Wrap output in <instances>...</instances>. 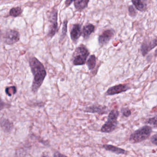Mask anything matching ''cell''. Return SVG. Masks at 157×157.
I'll return each mask as SVG.
<instances>
[{
  "mask_svg": "<svg viewBox=\"0 0 157 157\" xmlns=\"http://www.w3.org/2000/svg\"><path fill=\"white\" fill-rule=\"evenodd\" d=\"M151 142L153 143L154 144L157 146V134L153 135L151 138Z\"/></svg>",
  "mask_w": 157,
  "mask_h": 157,
  "instance_id": "25",
  "label": "cell"
},
{
  "mask_svg": "<svg viewBox=\"0 0 157 157\" xmlns=\"http://www.w3.org/2000/svg\"><path fill=\"white\" fill-rule=\"evenodd\" d=\"M130 88L126 84H119L113 86L111 87L105 93L106 96H113L125 92L130 89Z\"/></svg>",
  "mask_w": 157,
  "mask_h": 157,
  "instance_id": "8",
  "label": "cell"
},
{
  "mask_svg": "<svg viewBox=\"0 0 157 157\" xmlns=\"http://www.w3.org/2000/svg\"><path fill=\"white\" fill-rule=\"evenodd\" d=\"M114 31L113 29L105 30L98 37L99 44L101 46L106 45L114 37Z\"/></svg>",
  "mask_w": 157,
  "mask_h": 157,
  "instance_id": "10",
  "label": "cell"
},
{
  "mask_svg": "<svg viewBox=\"0 0 157 157\" xmlns=\"http://www.w3.org/2000/svg\"><path fill=\"white\" fill-rule=\"evenodd\" d=\"M102 147L107 151H109L117 155H125L126 153V151L124 149L112 145H103Z\"/></svg>",
  "mask_w": 157,
  "mask_h": 157,
  "instance_id": "13",
  "label": "cell"
},
{
  "mask_svg": "<svg viewBox=\"0 0 157 157\" xmlns=\"http://www.w3.org/2000/svg\"><path fill=\"white\" fill-rule=\"evenodd\" d=\"M128 9H129V14L130 15V16L132 17H134L136 15V11L135 9L134 8L133 6H130Z\"/></svg>",
  "mask_w": 157,
  "mask_h": 157,
  "instance_id": "24",
  "label": "cell"
},
{
  "mask_svg": "<svg viewBox=\"0 0 157 157\" xmlns=\"http://www.w3.org/2000/svg\"><path fill=\"white\" fill-rule=\"evenodd\" d=\"M0 126L4 132L9 133L13 129L14 125L8 119L2 118L0 119Z\"/></svg>",
  "mask_w": 157,
  "mask_h": 157,
  "instance_id": "12",
  "label": "cell"
},
{
  "mask_svg": "<svg viewBox=\"0 0 157 157\" xmlns=\"http://www.w3.org/2000/svg\"><path fill=\"white\" fill-rule=\"evenodd\" d=\"M10 105L7 103H5L2 99L0 98V112L4 108H9Z\"/></svg>",
  "mask_w": 157,
  "mask_h": 157,
  "instance_id": "23",
  "label": "cell"
},
{
  "mask_svg": "<svg viewBox=\"0 0 157 157\" xmlns=\"http://www.w3.org/2000/svg\"><path fill=\"white\" fill-rule=\"evenodd\" d=\"M97 59L95 55H91L86 61V64L89 70L91 71L96 67Z\"/></svg>",
  "mask_w": 157,
  "mask_h": 157,
  "instance_id": "17",
  "label": "cell"
},
{
  "mask_svg": "<svg viewBox=\"0 0 157 157\" xmlns=\"http://www.w3.org/2000/svg\"><path fill=\"white\" fill-rule=\"evenodd\" d=\"M73 1L74 0H66V2H65V5H66V6H69L71 4V3H72Z\"/></svg>",
  "mask_w": 157,
  "mask_h": 157,
  "instance_id": "26",
  "label": "cell"
},
{
  "mask_svg": "<svg viewBox=\"0 0 157 157\" xmlns=\"http://www.w3.org/2000/svg\"><path fill=\"white\" fill-rule=\"evenodd\" d=\"M29 65L34 77L31 89L35 94L42 85L47 73L43 64L36 57H31L29 59Z\"/></svg>",
  "mask_w": 157,
  "mask_h": 157,
  "instance_id": "1",
  "label": "cell"
},
{
  "mask_svg": "<svg viewBox=\"0 0 157 157\" xmlns=\"http://www.w3.org/2000/svg\"><path fill=\"white\" fill-rule=\"evenodd\" d=\"M119 112L118 110L113 109L111 111L108 115V120L101 127V132L109 133L116 129L118 125V119Z\"/></svg>",
  "mask_w": 157,
  "mask_h": 157,
  "instance_id": "3",
  "label": "cell"
},
{
  "mask_svg": "<svg viewBox=\"0 0 157 157\" xmlns=\"http://www.w3.org/2000/svg\"><path fill=\"white\" fill-rule=\"evenodd\" d=\"M49 18L50 25L48 35L49 37H52L55 35L58 29V12L57 10L54 9L52 11Z\"/></svg>",
  "mask_w": 157,
  "mask_h": 157,
  "instance_id": "6",
  "label": "cell"
},
{
  "mask_svg": "<svg viewBox=\"0 0 157 157\" xmlns=\"http://www.w3.org/2000/svg\"><path fill=\"white\" fill-rule=\"evenodd\" d=\"M95 26L91 24H88L86 25L83 27L82 30V37L84 39H86L89 37L91 35V33L94 32L95 30Z\"/></svg>",
  "mask_w": 157,
  "mask_h": 157,
  "instance_id": "14",
  "label": "cell"
},
{
  "mask_svg": "<svg viewBox=\"0 0 157 157\" xmlns=\"http://www.w3.org/2000/svg\"><path fill=\"white\" fill-rule=\"evenodd\" d=\"M54 157H59V156H65L64 155H61L60 153H55L54 155Z\"/></svg>",
  "mask_w": 157,
  "mask_h": 157,
  "instance_id": "27",
  "label": "cell"
},
{
  "mask_svg": "<svg viewBox=\"0 0 157 157\" xmlns=\"http://www.w3.org/2000/svg\"><path fill=\"white\" fill-rule=\"evenodd\" d=\"M157 46V37L150 40L144 41L141 46V51L143 56H145L150 51Z\"/></svg>",
  "mask_w": 157,
  "mask_h": 157,
  "instance_id": "9",
  "label": "cell"
},
{
  "mask_svg": "<svg viewBox=\"0 0 157 157\" xmlns=\"http://www.w3.org/2000/svg\"><path fill=\"white\" fill-rule=\"evenodd\" d=\"M3 39L5 43L7 45H13L19 40L20 34L15 29H9L5 33Z\"/></svg>",
  "mask_w": 157,
  "mask_h": 157,
  "instance_id": "5",
  "label": "cell"
},
{
  "mask_svg": "<svg viewBox=\"0 0 157 157\" xmlns=\"http://www.w3.org/2000/svg\"><path fill=\"white\" fill-rule=\"evenodd\" d=\"M6 93L8 96L14 95L17 92L16 88L15 86L9 87L6 88Z\"/></svg>",
  "mask_w": 157,
  "mask_h": 157,
  "instance_id": "20",
  "label": "cell"
},
{
  "mask_svg": "<svg viewBox=\"0 0 157 157\" xmlns=\"http://www.w3.org/2000/svg\"><path fill=\"white\" fill-rule=\"evenodd\" d=\"M147 123L154 126V127L157 128V116L148 119Z\"/></svg>",
  "mask_w": 157,
  "mask_h": 157,
  "instance_id": "21",
  "label": "cell"
},
{
  "mask_svg": "<svg viewBox=\"0 0 157 157\" xmlns=\"http://www.w3.org/2000/svg\"><path fill=\"white\" fill-rule=\"evenodd\" d=\"M155 56H157V49L156 50L155 53Z\"/></svg>",
  "mask_w": 157,
  "mask_h": 157,
  "instance_id": "28",
  "label": "cell"
},
{
  "mask_svg": "<svg viewBox=\"0 0 157 157\" xmlns=\"http://www.w3.org/2000/svg\"><path fill=\"white\" fill-rule=\"evenodd\" d=\"M133 4L138 11L143 12L147 8L146 0H132Z\"/></svg>",
  "mask_w": 157,
  "mask_h": 157,
  "instance_id": "15",
  "label": "cell"
},
{
  "mask_svg": "<svg viewBox=\"0 0 157 157\" xmlns=\"http://www.w3.org/2000/svg\"><path fill=\"white\" fill-rule=\"evenodd\" d=\"M1 30H0V37H1Z\"/></svg>",
  "mask_w": 157,
  "mask_h": 157,
  "instance_id": "29",
  "label": "cell"
},
{
  "mask_svg": "<svg viewBox=\"0 0 157 157\" xmlns=\"http://www.w3.org/2000/svg\"><path fill=\"white\" fill-rule=\"evenodd\" d=\"M22 10L20 7H13L10 9L9 15L13 17H17L22 14Z\"/></svg>",
  "mask_w": 157,
  "mask_h": 157,
  "instance_id": "18",
  "label": "cell"
},
{
  "mask_svg": "<svg viewBox=\"0 0 157 157\" xmlns=\"http://www.w3.org/2000/svg\"><path fill=\"white\" fill-rule=\"evenodd\" d=\"M121 112L123 115L125 117H129L132 114L131 110L127 108H124L122 109Z\"/></svg>",
  "mask_w": 157,
  "mask_h": 157,
  "instance_id": "22",
  "label": "cell"
},
{
  "mask_svg": "<svg viewBox=\"0 0 157 157\" xmlns=\"http://www.w3.org/2000/svg\"><path fill=\"white\" fill-rule=\"evenodd\" d=\"M82 34L81 26L79 24H75L73 26L71 31V39L75 42L78 40Z\"/></svg>",
  "mask_w": 157,
  "mask_h": 157,
  "instance_id": "11",
  "label": "cell"
},
{
  "mask_svg": "<svg viewBox=\"0 0 157 157\" xmlns=\"http://www.w3.org/2000/svg\"><path fill=\"white\" fill-rule=\"evenodd\" d=\"M84 111L86 112L91 113H98L99 115L107 114L109 111L108 107L105 106L94 104L89 107H86Z\"/></svg>",
  "mask_w": 157,
  "mask_h": 157,
  "instance_id": "7",
  "label": "cell"
},
{
  "mask_svg": "<svg viewBox=\"0 0 157 157\" xmlns=\"http://www.w3.org/2000/svg\"><path fill=\"white\" fill-rule=\"evenodd\" d=\"M152 129L148 125L143 126L133 133L130 137V142L132 143H140L146 140L152 133Z\"/></svg>",
  "mask_w": 157,
  "mask_h": 157,
  "instance_id": "4",
  "label": "cell"
},
{
  "mask_svg": "<svg viewBox=\"0 0 157 157\" xmlns=\"http://www.w3.org/2000/svg\"><path fill=\"white\" fill-rule=\"evenodd\" d=\"M76 10L81 11L87 6L89 0H74Z\"/></svg>",
  "mask_w": 157,
  "mask_h": 157,
  "instance_id": "16",
  "label": "cell"
},
{
  "mask_svg": "<svg viewBox=\"0 0 157 157\" xmlns=\"http://www.w3.org/2000/svg\"><path fill=\"white\" fill-rule=\"evenodd\" d=\"M90 53L86 46L83 44L75 49L72 55V61L73 64L75 66L84 65L86 62L87 59Z\"/></svg>",
  "mask_w": 157,
  "mask_h": 157,
  "instance_id": "2",
  "label": "cell"
},
{
  "mask_svg": "<svg viewBox=\"0 0 157 157\" xmlns=\"http://www.w3.org/2000/svg\"><path fill=\"white\" fill-rule=\"evenodd\" d=\"M67 24H68V21L66 19L63 21V26L62 30L61 35V38L62 40L66 36L67 31Z\"/></svg>",
  "mask_w": 157,
  "mask_h": 157,
  "instance_id": "19",
  "label": "cell"
}]
</instances>
